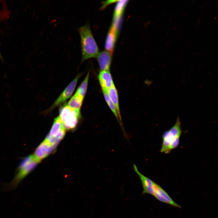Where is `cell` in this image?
Here are the masks:
<instances>
[{
    "label": "cell",
    "mask_w": 218,
    "mask_h": 218,
    "mask_svg": "<svg viewBox=\"0 0 218 218\" xmlns=\"http://www.w3.org/2000/svg\"><path fill=\"white\" fill-rule=\"evenodd\" d=\"M203 8V6H201L200 8V10H201Z\"/></svg>",
    "instance_id": "obj_22"
},
{
    "label": "cell",
    "mask_w": 218,
    "mask_h": 218,
    "mask_svg": "<svg viewBox=\"0 0 218 218\" xmlns=\"http://www.w3.org/2000/svg\"><path fill=\"white\" fill-rule=\"evenodd\" d=\"M98 79L103 92L107 93L114 85L110 71H100L98 75Z\"/></svg>",
    "instance_id": "obj_10"
},
{
    "label": "cell",
    "mask_w": 218,
    "mask_h": 218,
    "mask_svg": "<svg viewBox=\"0 0 218 218\" xmlns=\"http://www.w3.org/2000/svg\"><path fill=\"white\" fill-rule=\"evenodd\" d=\"M118 1H106L105 2H103V5L101 7L102 9H104V8H105L107 5H108L112 3H114L115 2H117Z\"/></svg>",
    "instance_id": "obj_18"
},
{
    "label": "cell",
    "mask_w": 218,
    "mask_h": 218,
    "mask_svg": "<svg viewBox=\"0 0 218 218\" xmlns=\"http://www.w3.org/2000/svg\"><path fill=\"white\" fill-rule=\"evenodd\" d=\"M118 33V30L112 25L107 35L105 44L106 50L111 54L113 53Z\"/></svg>",
    "instance_id": "obj_11"
},
{
    "label": "cell",
    "mask_w": 218,
    "mask_h": 218,
    "mask_svg": "<svg viewBox=\"0 0 218 218\" xmlns=\"http://www.w3.org/2000/svg\"><path fill=\"white\" fill-rule=\"evenodd\" d=\"M176 28H177V27H175L174 28L173 30H175Z\"/></svg>",
    "instance_id": "obj_24"
},
{
    "label": "cell",
    "mask_w": 218,
    "mask_h": 218,
    "mask_svg": "<svg viewBox=\"0 0 218 218\" xmlns=\"http://www.w3.org/2000/svg\"><path fill=\"white\" fill-rule=\"evenodd\" d=\"M89 77V72H88L85 79L77 89L75 93L83 98H84L87 92Z\"/></svg>",
    "instance_id": "obj_16"
},
{
    "label": "cell",
    "mask_w": 218,
    "mask_h": 218,
    "mask_svg": "<svg viewBox=\"0 0 218 218\" xmlns=\"http://www.w3.org/2000/svg\"><path fill=\"white\" fill-rule=\"evenodd\" d=\"M217 18V16H215L214 18V20L216 19Z\"/></svg>",
    "instance_id": "obj_21"
},
{
    "label": "cell",
    "mask_w": 218,
    "mask_h": 218,
    "mask_svg": "<svg viewBox=\"0 0 218 218\" xmlns=\"http://www.w3.org/2000/svg\"><path fill=\"white\" fill-rule=\"evenodd\" d=\"M103 95L105 99V100L106 102L107 105L109 107L110 109L114 115L116 119L120 123V122L118 117L117 114V113L115 107L112 102L111 101L110 99L109 96H108L107 94L105 92H103Z\"/></svg>",
    "instance_id": "obj_17"
},
{
    "label": "cell",
    "mask_w": 218,
    "mask_h": 218,
    "mask_svg": "<svg viewBox=\"0 0 218 218\" xmlns=\"http://www.w3.org/2000/svg\"><path fill=\"white\" fill-rule=\"evenodd\" d=\"M56 147L51 145L44 140L36 149L33 155L40 162L52 153Z\"/></svg>",
    "instance_id": "obj_8"
},
{
    "label": "cell",
    "mask_w": 218,
    "mask_h": 218,
    "mask_svg": "<svg viewBox=\"0 0 218 218\" xmlns=\"http://www.w3.org/2000/svg\"><path fill=\"white\" fill-rule=\"evenodd\" d=\"M187 13H188V12H186V13L185 14V16H186V15H187Z\"/></svg>",
    "instance_id": "obj_23"
},
{
    "label": "cell",
    "mask_w": 218,
    "mask_h": 218,
    "mask_svg": "<svg viewBox=\"0 0 218 218\" xmlns=\"http://www.w3.org/2000/svg\"><path fill=\"white\" fill-rule=\"evenodd\" d=\"M168 34H169V33H167V34H166V35H168Z\"/></svg>",
    "instance_id": "obj_28"
},
{
    "label": "cell",
    "mask_w": 218,
    "mask_h": 218,
    "mask_svg": "<svg viewBox=\"0 0 218 218\" xmlns=\"http://www.w3.org/2000/svg\"><path fill=\"white\" fill-rule=\"evenodd\" d=\"M40 162L33 154L28 155L24 158L20 163L14 177L8 184L7 189L12 190L16 187Z\"/></svg>",
    "instance_id": "obj_3"
},
{
    "label": "cell",
    "mask_w": 218,
    "mask_h": 218,
    "mask_svg": "<svg viewBox=\"0 0 218 218\" xmlns=\"http://www.w3.org/2000/svg\"><path fill=\"white\" fill-rule=\"evenodd\" d=\"M107 93L115 107L119 118L120 124L122 126V123L119 106L118 94L117 89L114 85L111 88Z\"/></svg>",
    "instance_id": "obj_13"
},
{
    "label": "cell",
    "mask_w": 218,
    "mask_h": 218,
    "mask_svg": "<svg viewBox=\"0 0 218 218\" xmlns=\"http://www.w3.org/2000/svg\"><path fill=\"white\" fill-rule=\"evenodd\" d=\"M111 55L106 50L99 52L96 58L101 71H109L111 62Z\"/></svg>",
    "instance_id": "obj_12"
},
{
    "label": "cell",
    "mask_w": 218,
    "mask_h": 218,
    "mask_svg": "<svg viewBox=\"0 0 218 218\" xmlns=\"http://www.w3.org/2000/svg\"><path fill=\"white\" fill-rule=\"evenodd\" d=\"M80 77L77 75L75 78L67 86L51 107V110L63 103L72 95L77 85L78 81Z\"/></svg>",
    "instance_id": "obj_6"
},
{
    "label": "cell",
    "mask_w": 218,
    "mask_h": 218,
    "mask_svg": "<svg viewBox=\"0 0 218 218\" xmlns=\"http://www.w3.org/2000/svg\"><path fill=\"white\" fill-rule=\"evenodd\" d=\"M83 99L81 97L75 94L69 101L67 105L72 108L80 110Z\"/></svg>",
    "instance_id": "obj_14"
},
{
    "label": "cell",
    "mask_w": 218,
    "mask_h": 218,
    "mask_svg": "<svg viewBox=\"0 0 218 218\" xmlns=\"http://www.w3.org/2000/svg\"><path fill=\"white\" fill-rule=\"evenodd\" d=\"M154 196L158 200L172 206L181 208L180 206L176 203L166 191L160 186L155 182Z\"/></svg>",
    "instance_id": "obj_7"
},
{
    "label": "cell",
    "mask_w": 218,
    "mask_h": 218,
    "mask_svg": "<svg viewBox=\"0 0 218 218\" xmlns=\"http://www.w3.org/2000/svg\"><path fill=\"white\" fill-rule=\"evenodd\" d=\"M65 130L59 117H57L54 119L51 130L44 140L56 147L64 136Z\"/></svg>",
    "instance_id": "obj_5"
},
{
    "label": "cell",
    "mask_w": 218,
    "mask_h": 218,
    "mask_svg": "<svg viewBox=\"0 0 218 218\" xmlns=\"http://www.w3.org/2000/svg\"><path fill=\"white\" fill-rule=\"evenodd\" d=\"M127 0H119L115 7L114 19L120 18L127 3Z\"/></svg>",
    "instance_id": "obj_15"
},
{
    "label": "cell",
    "mask_w": 218,
    "mask_h": 218,
    "mask_svg": "<svg viewBox=\"0 0 218 218\" xmlns=\"http://www.w3.org/2000/svg\"><path fill=\"white\" fill-rule=\"evenodd\" d=\"M199 52H198L197 53V55H198V54H199Z\"/></svg>",
    "instance_id": "obj_26"
},
{
    "label": "cell",
    "mask_w": 218,
    "mask_h": 218,
    "mask_svg": "<svg viewBox=\"0 0 218 218\" xmlns=\"http://www.w3.org/2000/svg\"><path fill=\"white\" fill-rule=\"evenodd\" d=\"M166 43L167 45L168 46L169 44V42L168 41H167L166 42Z\"/></svg>",
    "instance_id": "obj_20"
},
{
    "label": "cell",
    "mask_w": 218,
    "mask_h": 218,
    "mask_svg": "<svg viewBox=\"0 0 218 218\" xmlns=\"http://www.w3.org/2000/svg\"><path fill=\"white\" fill-rule=\"evenodd\" d=\"M0 58H1V55L0 53Z\"/></svg>",
    "instance_id": "obj_29"
},
{
    "label": "cell",
    "mask_w": 218,
    "mask_h": 218,
    "mask_svg": "<svg viewBox=\"0 0 218 218\" xmlns=\"http://www.w3.org/2000/svg\"><path fill=\"white\" fill-rule=\"evenodd\" d=\"M133 168L141 182L143 188L142 194H147L153 196L155 182L140 173L136 165L134 164H133Z\"/></svg>",
    "instance_id": "obj_9"
},
{
    "label": "cell",
    "mask_w": 218,
    "mask_h": 218,
    "mask_svg": "<svg viewBox=\"0 0 218 218\" xmlns=\"http://www.w3.org/2000/svg\"><path fill=\"white\" fill-rule=\"evenodd\" d=\"M208 48H209V47H207V48H206V50H207L208 49Z\"/></svg>",
    "instance_id": "obj_27"
},
{
    "label": "cell",
    "mask_w": 218,
    "mask_h": 218,
    "mask_svg": "<svg viewBox=\"0 0 218 218\" xmlns=\"http://www.w3.org/2000/svg\"><path fill=\"white\" fill-rule=\"evenodd\" d=\"M80 35L82 62L96 58L99 53L97 43L92 34L89 25L86 23L78 29Z\"/></svg>",
    "instance_id": "obj_1"
},
{
    "label": "cell",
    "mask_w": 218,
    "mask_h": 218,
    "mask_svg": "<svg viewBox=\"0 0 218 218\" xmlns=\"http://www.w3.org/2000/svg\"><path fill=\"white\" fill-rule=\"evenodd\" d=\"M199 22H200V19L198 18L197 20V24H196V25H197L196 27H197V25H198V24L199 23Z\"/></svg>",
    "instance_id": "obj_19"
},
{
    "label": "cell",
    "mask_w": 218,
    "mask_h": 218,
    "mask_svg": "<svg viewBox=\"0 0 218 218\" xmlns=\"http://www.w3.org/2000/svg\"><path fill=\"white\" fill-rule=\"evenodd\" d=\"M58 116L65 130L73 129L78 124L80 116V110L74 109L65 105L60 109Z\"/></svg>",
    "instance_id": "obj_4"
},
{
    "label": "cell",
    "mask_w": 218,
    "mask_h": 218,
    "mask_svg": "<svg viewBox=\"0 0 218 218\" xmlns=\"http://www.w3.org/2000/svg\"><path fill=\"white\" fill-rule=\"evenodd\" d=\"M171 21V19H170L169 21V22H170Z\"/></svg>",
    "instance_id": "obj_25"
},
{
    "label": "cell",
    "mask_w": 218,
    "mask_h": 218,
    "mask_svg": "<svg viewBox=\"0 0 218 218\" xmlns=\"http://www.w3.org/2000/svg\"><path fill=\"white\" fill-rule=\"evenodd\" d=\"M181 134V122L178 117L173 126L163 133L160 152L168 154L176 148L179 144Z\"/></svg>",
    "instance_id": "obj_2"
}]
</instances>
